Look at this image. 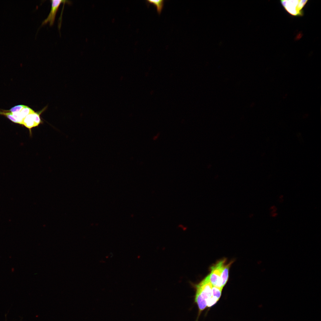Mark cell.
<instances>
[{"instance_id": "obj_6", "label": "cell", "mask_w": 321, "mask_h": 321, "mask_svg": "<svg viewBox=\"0 0 321 321\" xmlns=\"http://www.w3.org/2000/svg\"><path fill=\"white\" fill-rule=\"evenodd\" d=\"M233 262L232 261L227 264H226V262L223 267L221 278L223 287L225 286L228 281L229 268Z\"/></svg>"}, {"instance_id": "obj_8", "label": "cell", "mask_w": 321, "mask_h": 321, "mask_svg": "<svg viewBox=\"0 0 321 321\" xmlns=\"http://www.w3.org/2000/svg\"><path fill=\"white\" fill-rule=\"evenodd\" d=\"M222 289L213 286L212 288V297L219 300L221 295Z\"/></svg>"}, {"instance_id": "obj_4", "label": "cell", "mask_w": 321, "mask_h": 321, "mask_svg": "<svg viewBox=\"0 0 321 321\" xmlns=\"http://www.w3.org/2000/svg\"><path fill=\"white\" fill-rule=\"evenodd\" d=\"M45 109V107L40 111H34L28 115L23 119L22 125L29 129L30 135L32 134V129L38 127L43 123L40 115Z\"/></svg>"}, {"instance_id": "obj_2", "label": "cell", "mask_w": 321, "mask_h": 321, "mask_svg": "<svg viewBox=\"0 0 321 321\" xmlns=\"http://www.w3.org/2000/svg\"><path fill=\"white\" fill-rule=\"evenodd\" d=\"M308 0H281V4L289 14L294 16H302L303 9Z\"/></svg>"}, {"instance_id": "obj_9", "label": "cell", "mask_w": 321, "mask_h": 321, "mask_svg": "<svg viewBox=\"0 0 321 321\" xmlns=\"http://www.w3.org/2000/svg\"><path fill=\"white\" fill-rule=\"evenodd\" d=\"M25 106V105H22L16 106L11 108L10 110L9 111L10 112L12 113L20 112L24 108Z\"/></svg>"}, {"instance_id": "obj_1", "label": "cell", "mask_w": 321, "mask_h": 321, "mask_svg": "<svg viewBox=\"0 0 321 321\" xmlns=\"http://www.w3.org/2000/svg\"><path fill=\"white\" fill-rule=\"evenodd\" d=\"M225 258L219 260L210 268V273L209 274L210 280L213 286L223 289L221 278L223 267L226 262Z\"/></svg>"}, {"instance_id": "obj_5", "label": "cell", "mask_w": 321, "mask_h": 321, "mask_svg": "<svg viewBox=\"0 0 321 321\" xmlns=\"http://www.w3.org/2000/svg\"><path fill=\"white\" fill-rule=\"evenodd\" d=\"M51 8L47 18L42 22V25L49 23L50 26L52 25L54 22L58 8L62 3H68L70 4L71 2L67 0H51Z\"/></svg>"}, {"instance_id": "obj_7", "label": "cell", "mask_w": 321, "mask_h": 321, "mask_svg": "<svg viewBox=\"0 0 321 321\" xmlns=\"http://www.w3.org/2000/svg\"><path fill=\"white\" fill-rule=\"evenodd\" d=\"M148 1L151 4H152L155 5L156 7L157 11L159 14H160L162 10L163 4L164 1L163 0H149Z\"/></svg>"}, {"instance_id": "obj_3", "label": "cell", "mask_w": 321, "mask_h": 321, "mask_svg": "<svg viewBox=\"0 0 321 321\" xmlns=\"http://www.w3.org/2000/svg\"><path fill=\"white\" fill-rule=\"evenodd\" d=\"M213 287L208 275L199 283L195 285V295L201 296L207 303L212 296Z\"/></svg>"}]
</instances>
